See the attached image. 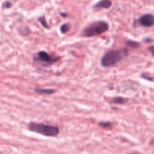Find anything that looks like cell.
Returning <instances> with one entry per match:
<instances>
[{
	"label": "cell",
	"mask_w": 154,
	"mask_h": 154,
	"mask_svg": "<svg viewBox=\"0 0 154 154\" xmlns=\"http://www.w3.org/2000/svg\"><path fill=\"white\" fill-rule=\"evenodd\" d=\"M11 6V4L10 2H5L4 4V7L5 8H10Z\"/></svg>",
	"instance_id": "obj_14"
},
{
	"label": "cell",
	"mask_w": 154,
	"mask_h": 154,
	"mask_svg": "<svg viewBox=\"0 0 154 154\" xmlns=\"http://www.w3.org/2000/svg\"><path fill=\"white\" fill-rule=\"evenodd\" d=\"M128 55V50L124 49L111 51L107 52L101 60V65L104 67H111Z\"/></svg>",
	"instance_id": "obj_1"
},
{
	"label": "cell",
	"mask_w": 154,
	"mask_h": 154,
	"mask_svg": "<svg viewBox=\"0 0 154 154\" xmlns=\"http://www.w3.org/2000/svg\"><path fill=\"white\" fill-rule=\"evenodd\" d=\"M112 2L110 0H101L98 4H96L95 8H109L111 7Z\"/></svg>",
	"instance_id": "obj_6"
},
{
	"label": "cell",
	"mask_w": 154,
	"mask_h": 154,
	"mask_svg": "<svg viewBox=\"0 0 154 154\" xmlns=\"http://www.w3.org/2000/svg\"><path fill=\"white\" fill-rule=\"evenodd\" d=\"M36 92L41 94H52L55 93V90L52 89H36Z\"/></svg>",
	"instance_id": "obj_7"
},
{
	"label": "cell",
	"mask_w": 154,
	"mask_h": 154,
	"mask_svg": "<svg viewBox=\"0 0 154 154\" xmlns=\"http://www.w3.org/2000/svg\"><path fill=\"white\" fill-rule=\"evenodd\" d=\"M126 102L125 99L122 97H116L115 99H113V103H116V104H123Z\"/></svg>",
	"instance_id": "obj_9"
},
{
	"label": "cell",
	"mask_w": 154,
	"mask_h": 154,
	"mask_svg": "<svg viewBox=\"0 0 154 154\" xmlns=\"http://www.w3.org/2000/svg\"><path fill=\"white\" fill-rule=\"evenodd\" d=\"M109 29V24L104 21H97L88 26L84 29L82 35L85 37H93L105 32Z\"/></svg>",
	"instance_id": "obj_3"
},
{
	"label": "cell",
	"mask_w": 154,
	"mask_h": 154,
	"mask_svg": "<svg viewBox=\"0 0 154 154\" xmlns=\"http://www.w3.org/2000/svg\"><path fill=\"white\" fill-rule=\"evenodd\" d=\"M69 28H70V25L69 23H64L60 27V32L62 33H66L69 30Z\"/></svg>",
	"instance_id": "obj_8"
},
{
	"label": "cell",
	"mask_w": 154,
	"mask_h": 154,
	"mask_svg": "<svg viewBox=\"0 0 154 154\" xmlns=\"http://www.w3.org/2000/svg\"><path fill=\"white\" fill-rule=\"evenodd\" d=\"M139 23L141 26L145 27H150L154 25V16L152 14H144L139 19Z\"/></svg>",
	"instance_id": "obj_5"
},
{
	"label": "cell",
	"mask_w": 154,
	"mask_h": 154,
	"mask_svg": "<svg viewBox=\"0 0 154 154\" xmlns=\"http://www.w3.org/2000/svg\"><path fill=\"white\" fill-rule=\"evenodd\" d=\"M148 50H149V51H150L151 54H152V56H154V45H153V46L149 47V48H148Z\"/></svg>",
	"instance_id": "obj_13"
},
{
	"label": "cell",
	"mask_w": 154,
	"mask_h": 154,
	"mask_svg": "<svg viewBox=\"0 0 154 154\" xmlns=\"http://www.w3.org/2000/svg\"><path fill=\"white\" fill-rule=\"evenodd\" d=\"M39 20H40V22L42 23V24L45 27V28H48V29L49 28V26H48V24H47L46 20H45V18L44 17H41L40 19H39Z\"/></svg>",
	"instance_id": "obj_11"
},
{
	"label": "cell",
	"mask_w": 154,
	"mask_h": 154,
	"mask_svg": "<svg viewBox=\"0 0 154 154\" xmlns=\"http://www.w3.org/2000/svg\"><path fill=\"white\" fill-rule=\"evenodd\" d=\"M36 60H39L41 63H43L44 64L49 66V65L55 63L57 60V58H54L50 54L45 52V51H39L37 54V56H36Z\"/></svg>",
	"instance_id": "obj_4"
},
{
	"label": "cell",
	"mask_w": 154,
	"mask_h": 154,
	"mask_svg": "<svg viewBox=\"0 0 154 154\" xmlns=\"http://www.w3.org/2000/svg\"><path fill=\"white\" fill-rule=\"evenodd\" d=\"M134 154H139V153H134Z\"/></svg>",
	"instance_id": "obj_15"
},
{
	"label": "cell",
	"mask_w": 154,
	"mask_h": 154,
	"mask_svg": "<svg viewBox=\"0 0 154 154\" xmlns=\"http://www.w3.org/2000/svg\"><path fill=\"white\" fill-rule=\"evenodd\" d=\"M128 45H129V46L133 47V48H137V47L139 45L138 43H137V42H128Z\"/></svg>",
	"instance_id": "obj_12"
},
{
	"label": "cell",
	"mask_w": 154,
	"mask_h": 154,
	"mask_svg": "<svg viewBox=\"0 0 154 154\" xmlns=\"http://www.w3.org/2000/svg\"><path fill=\"white\" fill-rule=\"evenodd\" d=\"M99 126L103 128H109L111 127L113 125H112L111 123H109V122H102V123H99Z\"/></svg>",
	"instance_id": "obj_10"
},
{
	"label": "cell",
	"mask_w": 154,
	"mask_h": 154,
	"mask_svg": "<svg viewBox=\"0 0 154 154\" xmlns=\"http://www.w3.org/2000/svg\"><path fill=\"white\" fill-rule=\"evenodd\" d=\"M28 128L32 132L48 137H55L59 134V129L57 126L42 124V123H30Z\"/></svg>",
	"instance_id": "obj_2"
}]
</instances>
